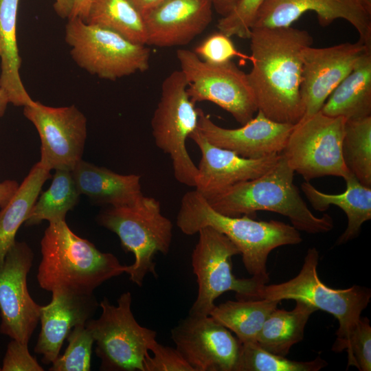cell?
<instances>
[{"mask_svg": "<svg viewBox=\"0 0 371 371\" xmlns=\"http://www.w3.org/2000/svg\"><path fill=\"white\" fill-rule=\"evenodd\" d=\"M319 256L315 247L308 249L301 270L288 281L261 286L252 300H300L317 310L333 315L339 322L336 339L332 346L335 352L350 353V338L363 310L371 299V290L353 285L345 289H332L324 284L317 273Z\"/></svg>", "mask_w": 371, "mask_h": 371, "instance_id": "5b68a950", "label": "cell"}, {"mask_svg": "<svg viewBox=\"0 0 371 371\" xmlns=\"http://www.w3.org/2000/svg\"><path fill=\"white\" fill-rule=\"evenodd\" d=\"M344 180L346 185L345 191L337 194L322 192L309 181L301 185L302 192L315 210L324 212L330 205H334L345 212L348 224L338 238L337 245L357 237L362 225L371 219V187L362 185L351 173Z\"/></svg>", "mask_w": 371, "mask_h": 371, "instance_id": "603a6c76", "label": "cell"}, {"mask_svg": "<svg viewBox=\"0 0 371 371\" xmlns=\"http://www.w3.org/2000/svg\"><path fill=\"white\" fill-rule=\"evenodd\" d=\"M19 185L14 180H5L0 183V207L6 205L16 192Z\"/></svg>", "mask_w": 371, "mask_h": 371, "instance_id": "f35d334b", "label": "cell"}, {"mask_svg": "<svg viewBox=\"0 0 371 371\" xmlns=\"http://www.w3.org/2000/svg\"><path fill=\"white\" fill-rule=\"evenodd\" d=\"M153 356L146 353L144 371H194L176 348L164 346L156 340L150 346Z\"/></svg>", "mask_w": 371, "mask_h": 371, "instance_id": "8d00e7d4", "label": "cell"}, {"mask_svg": "<svg viewBox=\"0 0 371 371\" xmlns=\"http://www.w3.org/2000/svg\"><path fill=\"white\" fill-rule=\"evenodd\" d=\"M66 43L74 62L91 75L115 80L149 68L150 49L116 32L71 18L65 26Z\"/></svg>", "mask_w": 371, "mask_h": 371, "instance_id": "52a82bcc", "label": "cell"}, {"mask_svg": "<svg viewBox=\"0 0 371 371\" xmlns=\"http://www.w3.org/2000/svg\"><path fill=\"white\" fill-rule=\"evenodd\" d=\"M216 10L223 16L234 8L238 0H212Z\"/></svg>", "mask_w": 371, "mask_h": 371, "instance_id": "b9f144b4", "label": "cell"}, {"mask_svg": "<svg viewBox=\"0 0 371 371\" xmlns=\"http://www.w3.org/2000/svg\"><path fill=\"white\" fill-rule=\"evenodd\" d=\"M85 22L116 32L133 43L146 45L143 16L129 0H92Z\"/></svg>", "mask_w": 371, "mask_h": 371, "instance_id": "f1b7e54d", "label": "cell"}, {"mask_svg": "<svg viewBox=\"0 0 371 371\" xmlns=\"http://www.w3.org/2000/svg\"><path fill=\"white\" fill-rule=\"evenodd\" d=\"M317 309L300 300L291 311L276 308L265 321L256 342L265 350L286 357L293 345L303 340L310 316Z\"/></svg>", "mask_w": 371, "mask_h": 371, "instance_id": "4316f807", "label": "cell"}, {"mask_svg": "<svg viewBox=\"0 0 371 371\" xmlns=\"http://www.w3.org/2000/svg\"><path fill=\"white\" fill-rule=\"evenodd\" d=\"M355 366L360 371L371 370V326L367 317H360L350 338L347 368Z\"/></svg>", "mask_w": 371, "mask_h": 371, "instance_id": "d590c367", "label": "cell"}, {"mask_svg": "<svg viewBox=\"0 0 371 371\" xmlns=\"http://www.w3.org/2000/svg\"><path fill=\"white\" fill-rule=\"evenodd\" d=\"M33 258L25 242L15 241L0 267V333L27 344L39 322L41 308L32 298L27 285Z\"/></svg>", "mask_w": 371, "mask_h": 371, "instance_id": "5bb4252c", "label": "cell"}, {"mask_svg": "<svg viewBox=\"0 0 371 371\" xmlns=\"http://www.w3.org/2000/svg\"><path fill=\"white\" fill-rule=\"evenodd\" d=\"M346 120L319 111L293 126L281 154L306 181L324 176L344 179L350 174L342 156Z\"/></svg>", "mask_w": 371, "mask_h": 371, "instance_id": "30bf717a", "label": "cell"}, {"mask_svg": "<svg viewBox=\"0 0 371 371\" xmlns=\"http://www.w3.org/2000/svg\"><path fill=\"white\" fill-rule=\"evenodd\" d=\"M199 240L192 254V267L196 277L198 293L189 314L210 315L214 301L227 291L237 300H252L262 286L254 278L239 279L232 273V258L240 254L236 246L223 234L210 227L198 232Z\"/></svg>", "mask_w": 371, "mask_h": 371, "instance_id": "8fae6325", "label": "cell"}, {"mask_svg": "<svg viewBox=\"0 0 371 371\" xmlns=\"http://www.w3.org/2000/svg\"><path fill=\"white\" fill-rule=\"evenodd\" d=\"M52 293L51 302L41 308V329L34 347V352L43 355L45 364L55 361L71 330L92 319L100 306L93 293H79L65 289H54Z\"/></svg>", "mask_w": 371, "mask_h": 371, "instance_id": "44dd1931", "label": "cell"}, {"mask_svg": "<svg viewBox=\"0 0 371 371\" xmlns=\"http://www.w3.org/2000/svg\"><path fill=\"white\" fill-rule=\"evenodd\" d=\"M20 0H0V89L10 103L20 106L34 100L27 93L20 76L21 58L16 39V19Z\"/></svg>", "mask_w": 371, "mask_h": 371, "instance_id": "d4e9b609", "label": "cell"}, {"mask_svg": "<svg viewBox=\"0 0 371 371\" xmlns=\"http://www.w3.org/2000/svg\"><path fill=\"white\" fill-rule=\"evenodd\" d=\"M266 0H238L232 10L217 24L219 32L231 37L249 38L256 13Z\"/></svg>", "mask_w": 371, "mask_h": 371, "instance_id": "836d02e7", "label": "cell"}, {"mask_svg": "<svg viewBox=\"0 0 371 371\" xmlns=\"http://www.w3.org/2000/svg\"><path fill=\"white\" fill-rule=\"evenodd\" d=\"M2 371H43L44 369L32 357L27 347L15 339L8 344L3 359Z\"/></svg>", "mask_w": 371, "mask_h": 371, "instance_id": "74e56055", "label": "cell"}, {"mask_svg": "<svg viewBox=\"0 0 371 371\" xmlns=\"http://www.w3.org/2000/svg\"><path fill=\"white\" fill-rule=\"evenodd\" d=\"M198 110L197 129L210 143L249 159L280 154L294 126L273 121L258 111L256 116L241 127L226 128Z\"/></svg>", "mask_w": 371, "mask_h": 371, "instance_id": "d6986e66", "label": "cell"}, {"mask_svg": "<svg viewBox=\"0 0 371 371\" xmlns=\"http://www.w3.org/2000/svg\"><path fill=\"white\" fill-rule=\"evenodd\" d=\"M187 87L181 70L172 71L164 80L151 128L156 146L172 160L177 181L194 188L197 167L188 153L186 141L197 128L199 110L189 98Z\"/></svg>", "mask_w": 371, "mask_h": 371, "instance_id": "ba28073f", "label": "cell"}, {"mask_svg": "<svg viewBox=\"0 0 371 371\" xmlns=\"http://www.w3.org/2000/svg\"><path fill=\"white\" fill-rule=\"evenodd\" d=\"M181 71L187 81V93L193 103L208 101L229 113L241 125L254 117L258 107L247 74L232 61L207 63L194 51H177Z\"/></svg>", "mask_w": 371, "mask_h": 371, "instance_id": "7c38bea8", "label": "cell"}, {"mask_svg": "<svg viewBox=\"0 0 371 371\" xmlns=\"http://www.w3.org/2000/svg\"><path fill=\"white\" fill-rule=\"evenodd\" d=\"M23 114L41 139L39 162L51 170H71L82 159L87 138V118L75 106L52 107L34 101Z\"/></svg>", "mask_w": 371, "mask_h": 371, "instance_id": "4fadbf2b", "label": "cell"}, {"mask_svg": "<svg viewBox=\"0 0 371 371\" xmlns=\"http://www.w3.org/2000/svg\"><path fill=\"white\" fill-rule=\"evenodd\" d=\"M80 194L99 205H131L143 196L140 175H121L81 159L71 170Z\"/></svg>", "mask_w": 371, "mask_h": 371, "instance_id": "7402d4cb", "label": "cell"}, {"mask_svg": "<svg viewBox=\"0 0 371 371\" xmlns=\"http://www.w3.org/2000/svg\"><path fill=\"white\" fill-rule=\"evenodd\" d=\"M308 11L316 13L323 27L338 19L347 21L359 33V41L371 48V14L359 0H266L251 28L289 27Z\"/></svg>", "mask_w": 371, "mask_h": 371, "instance_id": "e0dca14e", "label": "cell"}, {"mask_svg": "<svg viewBox=\"0 0 371 371\" xmlns=\"http://www.w3.org/2000/svg\"><path fill=\"white\" fill-rule=\"evenodd\" d=\"M97 221L118 236L126 252L133 254L135 262L126 272L131 281L142 286L148 273L157 276L155 256L167 254L172 238V223L161 214L159 201L144 195L131 205L109 206Z\"/></svg>", "mask_w": 371, "mask_h": 371, "instance_id": "8992f818", "label": "cell"}, {"mask_svg": "<svg viewBox=\"0 0 371 371\" xmlns=\"http://www.w3.org/2000/svg\"><path fill=\"white\" fill-rule=\"evenodd\" d=\"M9 103L10 101L7 94L0 89V117H2L4 115Z\"/></svg>", "mask_w": 371, "mask_h": 371, "instance_id": "ee69618b", "label": "cell"}, {"mask_svg": "<svg viewBox=\"0 0 371 371\" xmlns=\"http://www.w3.org/2000/svg\"><path fill=\"white\" fill-rule=\"evenodd\" d=\"M132 295L123 293L116 306L106 297L100 302V317L85 324L96 343L95 354L101 360L100 370L144 371V359L156 332L142 326L131 311Z\"/></svg>", "mask_w": 371, "mask_h": 371, "instance_id": "9c48e42d", "label": "cell"}, {"mask_svg": "<svg viewBox=\"0 0 371 371\" xmlns=\"http://www.w3.org/2000/svg\"><path fill=\"white\" fill-rule=\"evenodd\" d=\"M249 39L252 67L247 76L258 111L273 121L296 124L304 115L302 51L312 45V36L291 26L254 27Z\"/></svg>", "mask_w": 371, "mask_h": 371, "instance_id": "6da1fadb", "label": "cell"}, {"mask_svg": "<svg viewBox=\"0 0 371 371\" xmlns=\"http://www.w3.org/2000/svg\"><path fill=\"white\" fill-rule=\"evenodd\" d=\"M91 1L92 0H74L73 8L68 19L78 17L85 21Z\"/></svg>", "mask_w": 371, "mask_h": 371, "instance_id": "ab89813d", "label": "cell"}, {"mask_svg": "<svg viewBox=\"0 0 371 371\" xmlns=\"http://www.w3.org/2000/svg\"><path fill=\"white\" fill-rule=\"evenodd\" d=\"M327 366L319 356L308 361L290 360L263 349L256 341L241 343L234 371H319Z\"/></svg>", "mask_w": 371, "mask_h": 371, "instance_id": "1f68e13d", "label": "cell"}, {"mask_svg": "<svg viewBox=\"0 0 371 371\" xmlns=\"http://www.w3.org/2000/svg\"><path fill=\"white\" fill-rule=\"evenodd\" d=\"M74 0H55L54 8L63 19H68L73 8Z\"/></svg>", "mask_w": 371, "mask_h": 371, "instance_id": "60d3db41", "label": "cell"}, {"mask_svg": "<svg viewBox=\"0 0 371 371\" xmlns=\"http://www.w3.org/2000/svg\"><path fill=\"white\" fill-rule=\"evenodd\" d=\"M368 49L371 48L360 41L327 47L308 46L303 49L300 89L304 106L302 119L320 111L330 94Z\"/></svg>", "mask_w": 371, "mask_h": 371, "instance_id": "2e32d148", "label": "cell"}, {"mask_svg": "<svg viewBox=\"0 0 371 371\" xmlns=\"http://www.w3.org/2000/svg\"><path fill=\"white\" fill-rule=\"evenodd\" d=\"M363 8L371 14V0H359Z\"/></svg>", "mask_w": 371, "mask_h": 371, "instance_id": "f6af8a7d", "label": "cell"}, {"mask_svg": "<svg viewBox=\"0 0 371 371\" xmlns=\"http://www.w3.org/2000/svg\"><path fill=\"white\" fill-rule=\"evenodd\" d=\"M189 138L198 146L201 157L195 179V190L206 199L233 185L265 174L278 161L280 154L258 159L241 157L210 143L196 129Z\"/></svg>", "mask_w": 371, "mask_h": 371, "instance_id": "ac0fdd59", "label": "cell"}, {"mask_svg": "<svg viewBox=\"0 0 371 371\" xmlns=\"http://www.w3.org/2000/svg\"><path fill=\"white\" fill-rule=\"evenodd\" d=\"M194 53L202 60L213 65H221L232 61L234 57L251 60L239 52L230 37L221 32H215L207 37L194 49Z\"/></svg>", "mask_w": 371, "mask_h": 371, "instance_id": "e575fe53", "label": "cell"}, {"mask_svg": "<svg viewBox=\"0 0 371 371\" xmlns=\"http://www.w3.org/2000/svg\"><path fill=\"white\" fill-rule=\"evenodd\" d=\"M50 170L38 161L19 185L16 192L0 210V267L15 243L16 234L25 223L36 201L43 185L51 178Z\"/></svg>", "mask_w": 371, "mask_h": 371, "instance_id": "484cf974", "label": "cell"}, {"mask_svg": "<svg viewBox=\"0 0 371 371\" xmlns=\"http://www.w3.org/2000/svg\"><path fill=\"white\" fill-rule=\"evenodd\" d=\"M1 370V368L0 367V371Z\"/></svg>", "mask_w": 371, "mask_h": 371, "instance_id": "bcb514c9", "label": "cell"}, {"mask_svg": "<svg viewBox=\"0 0 371 371\" xmlns=\"http://www.w3.org/2000/svg\"><path fill=\"white\" fill-rule=\"evenodd\" d=\"M320 111L329 117L357 120L371 116V49L330 94Z\"/></svg>", "mask_w": 371, "mask_h": 371, "instance_id": "cb8c5ba5", "label": "cell"}, {"mask_svg": "<svg viewBox=\"0 0 371 371\" xmlns=\"http://www.w3.org/2000/svg\"><path fill=\"white\" fill-rule=\"evenodd\" d=\"M136 9L143 15L146 12L164 0H129Z\"/></svg>", "mask_w": 371, "mask_h": 371, "instance_id": "7bdbcfd3", "label": "cell"}, {"mask_svg": "<svg viewBox=\"0 0 371 371\" xmlns=\"http://www.w3.org/2000/svg\"><path fill=\"white\" fill-rule=\"evenodd\" d=\"M177 225L186 235L210 227L225 235L238 248L247 271L260 284L269 281L267 261L274 249L302 241L292 225L278 221H255L249 216H229L214 210L196 190L182 197Z\"/></svg>", "mask_w": 371, "mask_h": 371, "instance_id": "7a4b0ae2", "label": "cell"}, {"mask_svg": "<svg viewBox=\"0 0 371 371\" xmlns=\"http://www.w3.org/2000/svg\"><path fill=\"white\" fill-rule=\"evenodd\" d=\"M279 303L268 299L229 300L216 305L210 315L234 333L240 343L256 342L265 321Z\"/></svg>", "mask_w": 371, "mask_h": 371, "instance_id": "83f0119b", "label": "cell"}, {"mask_svg": "<svg viewBox=\"0 0 371 371\" xmlns=\"http://www.w3.org/2000/svg\"><path fill=\"white\" fill-rule=\"evenodd\" d=\"M171 337L194 371H234L241 343L210 315L189 314Z\"/></svg>", "mask_w": 371, "mask_h": 371, "instance_id": "9a60e30c", "label": "cell"}, {"mask_svg": "<svg viewBox=\"0 0 371 371\" xmlns=\"http://www.w3.org/2000/svg\"><path fill=\"white\" fill-rule=\"evenodd\" d=\"M80 195L71 170H55L50 186L35 202L25 225L32 226L43 221L50 223L65 220L67 212L76 206Z\"/></svg>", "mask_w": 371, "mask_h": 371, "instance_id": "f546056e", "label": "cell"}, {"mask_svg": "<svg viewBox=\"0 0 371 371\" xmlns=\"http://www.w3.org/2000/svg\"><path fill=\"white\" fill-rule=\"evenodd\" d=\"M294 173L281 154L275 165L262 175L236 183L206 200L214 210L224 215L249 216L266 210L288 217L298 231L330 232L334 227L332 217L328 214L317 216L308 209L293 183Z\"/></svg>", "mask_w": 371, "mask_h": 371, "instance_id": "277c9868", "label": "cell"}, {"mask_svg": "<svg viewBox=\"0 0 371 371\" xmlns=\"http://www.w3.org/2000/svg\"><path fill=\"white\" fill-rule=\"evenodd\" d=\"M68 346L61 356L52 363L50 371H89L91 370L94 338L84 324L75 326L67 337Z\"/></svg>", "mask_w": 371, "mask_h": 371, "instance_id": "d6a6232c", "label": "cell"}, {"mask_svg": "<svg viewBox=\"0 0 371 371\" xmlns=\"http://www.w3.org/2000/svg\"><path fill=\"white\" fill-rule=\"evenodd\" d=\"M212 0H164L142 16L146 45H183L203 32L212 18Z\"/></svg>", "mask_w": 371, "mask_h": 371, "instance_id": "ffe728a7", "label": "cell"}, {"mask_svg": "<svg viewBox=\"0 0 371 371\" xmlns=\"http://www.w3.org/2000/svg\"><path fill=\"white\" fill-rule=\"evenodd\" d=\"M342 156L348 171L371 187V116L346 120Z\"/></svg>", "mask_w": 371, "mask_h": 371, "instance_id": "4dcf8cb0", "label": "cell"}, {"mask_svg": "<svg viewBox=\"0 0 371 371\" xmlns=\"http://www.w3.org/2000/svg\"><path fill=\"white\" fill-rule=\"evenodd\" d=\"M41 260L37 280L41 288L91 294L109 279L126 273L111 253H104L74 233L64 221L49 223L41 240Z\"/></svg>", "mask_w": 371, "mask_h": 371, "instance_id": "3957f363", "label": "cell"}]
</instances>
